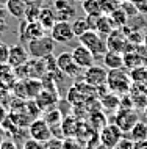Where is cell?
Returning <instances> with one entry per match:
<instances>
[{
    "label": "cell",
    "instance_id": "1",
    "mask_svg": "<svg viewBox=\"0 0 147 149\" xmlns=\"http://www.w3.org/2000/svg\"><path fill=\"white\" fill-rule=\"evenodd\" d=\"M132 83L133 82H132V79H130V74L124 69V68H119V69H108V77H106L108 91L116 93L117 96H124L130 91Z\"/></svg>",
    "mask_w": 147,
    "mask_h": 149
},
{
    "label": "cell",
    "instance_id": "2",
    "mask_svg": "<svg viewBox=\"0 0 147 149\" xmlns=\"http://www.w3.org/2000/svg\"><path fill=\"white\" fill-rule=\"evenodd\" d=\"M78 41H80L81 46H85L86 49H89L92 52V55L96 58H102L103 55H105V52L108 50V47H106V39L94 30L85 31L81 36H78Z\"/></svg>",
    "mask_w": 147,
    "mask_h": 149
},
{
    "label": "cell",
    "instance_id": "3",
    "mask_svg": "<svg viewBox=\"0 0 147 149\" xmlns=\"http://www.w3.org/2000/svg\"><path fill=\"white\" fill-rule=\"evenodd\" d=\"M27 49L31 58H46L49 55H53L55 41L52 36H41L38 39H33L27 44Z\"/></svg>",
    "mask_w": 147,
    "mask_h": 149
},
{
    "label": "cell",
    "instance_id": "4",
    "mask_svg": "<svg viewBox=\"0 0 147 149\" xmlns=\"http://www.w3.org/2000/svg\"><path fill=\"white\" fill-rule=\"evenodd\" d=\"M114 121L113 123L121 129L124 134H128L132 130V127L139 121V115L135 108H128V107H119L114 113Z\"/></svg>",
    "mask_w": 147,
    "mask_h": 149
},
{
    "label": "cell",
    "instance_id": "5",
    "mask_svg": "<svg viewBox=\"0 0 147 149\" xmlns=\"http://www.w3.org/2000/svg\"><path fill=\"white\" fill-rule=\"evenodd\" d=\"M46 35V29L38 21H25L22 19L19 24V41L21 44H28L33 39H38Z\"/></svg>",
    "mask_w": 147,
    "mask_h": 149
},
{
    "label": "cell",
    "instance_id": "6",
    "mask_svg": "<svg viewBox=\"0 0 147 149\" xmlns=\"http://www.w3.org/2000/svg\"><path fill=\"white\" fill-rule=\"evenodd\" d=\"M57 66L67 77L75 79L81 74V68L75 63V60L72 57V52H61L57 57Z\"/></svg>",
    "mask_w": 147,
    "mask_h": 149
},
{
    "label": "cell",
    "instance_id": "7",
    "mask_svg": "<svg viewBox=\"0 0 147 149\" xmlns=\"http://www.w3.org/2000/svg\"><path fill=\"white\" fill-rule=\"evenodd\" d=\"M50 36L53 38L55 42L58 44H67L75 38L72 24L69 21H57L55 25L50 29Z\"/></svg>",
    "mask_w": 147,
    "mask_h": 149
},
{
    "label": "cell",
    "instance_id": "8",
    "mask_svg": "<svg viewBox=\"0 0 147 149\" xmlns=\"http://www.w3.org/2000/svg\"><path fill=\"white\" fill-rule=\"evenodd\" d=\"M106 77H108V71L99 64H92V66L86 68L83 72V80L94 88L106 85Z\"/></svg>",
    "mask_w": 147,
    "mask_h": 149
},
{
    "label": "cell",
    "instance_id": "9",
    "mask_svg": "<svg viewBox=\"0 0 147 149\" xmlns=\"http://www.w3.org/2000/svg\"><path fill=\"white\" fill-rule=\"evenodd\" d=\"M122 136H124V132H122L114 123H111V124H106L105 127L100 129L99 141H100V144H103L105 148L113 149Z\"/></svg>",
    "mask_w": 147,
    "mask_h": 149
},
{
    "label": "cell",
    "instance_id": "10",
    "mask_svg": "<svg viewBox=\"0 0 147 149\" xmlns=\"http://www.w3.org/2000/svg\"><path fill=\"white\" fill-rule=\"evenodd\" d=\"M30 136L35 140H38V141H50L52 136H53V134H52V127L49 126V124L46 123V119H35L30 123Z\"/></svg>",
    "mask_w": 147,
    "mask_h": 149
},
{
    "label": "cell",
    "instance_id": "11",
    "mask_svg": "<svg viewBox=\"0 0 147 149\" xmlns=\"http://www.w3.org/2000/svg\"><path fill=\"white\" fill-rule=\"evenodd\" d=\"M105 39H106V47H108V50H114V52L124 54L127 50V47H128V38H127V35L124 33L122 29H114Z\"/></svg>",
    "mask_w": 147,
    "mask_h": 149
},
{
    "label": "cell",
    "instance_id": "12",
    "mask_svg": "<svg viewBox=\"0 0 147 149\" xmlns=\"http://www.w3.org/2000/svg\"><path fill=\"white\" fill-rule=\"evenodd\" d=\"M28 60H30L28 49H27L23 44H14V46L10 47L8 64H10L13 69H14V68H19V66H23Z\"/></svg>",
    "mask_w": 147,
    "mask_h": 149
},
{
    "label": "cell",
    "instance_id": "13",
    "mask_svg": "<svg viewBox=\"0 0 147 149\" xmlns=\"http://www.w3.org/2000/svg\"><path fill=\"white\" fill-rule=\"evenodd\" d=\"M53 8L58 21H70L75 19V6L74 0H53Z\"/></svg>",
    "mask_w": 147,
    "mask_h": 149
},
{
    "label": "cell",
    "instance_id": "14",
    "mask_svg": "<svg viewBox=\"0 0 147 149\" xmlns=\"http://www.w3.org/2000/svg\"><path fill=\"white\" fill-rule=\"evenodd\" d=\"M72 57L75 60V63H77L81 69H86V68L92 66L94 60H96V57L92 55V52H91L89 49H86L85 46H81V44H80V46H77V47H74Z\"/></svg>",
    "mask_w": 147,
    "mask_h": 149
},
{
    "label": "cell",
    "instance_id": "15",
    "mask_svg": "<svg viewBox=\"0 0 147 149\" xmlns=\"http://www.w3.org/2000/svg\"><path fill=\"white\" fill-rule=\"evenodd\" d=\"M35 104H36L39 110H49V108L55 107V104H58L57 91H50L47 88H42V91L35 99Z\"/></svg>",
    "mask_w": 147,
    "mask_h": 149
},
{
    "label": "cell",
    "instance_id": "16",
    "mask_svg": "<svg viewBox=\"0 0 147 149\" xmlns=\"http://www.w3.org/2000/svg\"><path fill=\"white\" fill-rule=\"evenodd\" d=\"M102 61L105 64L106 69H119V68H124V57H122L121 52L106 50L105 55L102 57Z\"/></svg>",
    "mask_w": 147,
    "mask_h": 149
},
{
    "label": "cell",
    "instance_id": "17",
    "mask_svg": "<svg viewBox=\"0 0 147 149\" xmlns=\"http://www.w3.org/2000/svg\"><path fill=\"white\" fill-rule=\"evenodd\" d=\"M23 88H25L27 99H36V96L42 91V80L36 77L23 79Z\"/></svg>",
    "mask_w": 147,
    "mask_h": 149
},
{
    "label": "cell",
    "instance_id": "18",
    "mask_svg": "<svg viewBox=\"0 0 147 149\" xmlns=\"http://www.w3.org/2000/svg\"><path fill=\"white\" fill-rule=\"evenodd\" d=\"M5 8L8 11V14L13 16V17H16V19H19V21H22V19L25 17L27 3L23 2V0H8Z\"/></svg>",
    "mask_w": 147,
    "mask_h": 149
},
{
    "label": "cell",
    "instance_id": "19",
    "mask_svg": "<svg viewBox=\"0 0 147 149\" xmlns=\"http://www.w3.org/2000/svg\"><path fill=\"white\" fill-rule=\"evenodd\" d=\"M57 14H55L53 8L52 6H44L41 8V11H39V17H38V22L41 24L42 27H44L46 30H50L52 27L55 25V22H57Z\"/></svg>",
    "mask_w": 147,
    "mask_h": 149
},
{
    "label": "cell",
    "instance_id": "20",
    "mask_svg": "<svg viewBox=\"0 0 147 149\" xmlns=\"http://www.w3.org/2000/svg\"><path fill=\"white\" fill-rule=\"evenodd\" d=\"M116 27H114L113 24V19L110 17L108 14H102L100 17H99V22H97V27H96V31L100 36H103V38H106L111 31H113Z\"/></svg>",
    "mask_w": 147,
    "mask_h": 149
},
{
    "label": "cell",
    "instance_id": "21",
    "mask_svg": "<svg viewBox=\"0 0 147 149\" xmlns=\"http://www.w3.org/2000/svg\"><path fill=\"white\" fill-rule=\"evenodd\" d=\"M78 127H80V123H78L75 118L72 116H66L64 119L61 121V130H63V135L64 136H75L78 132Z\"/></svg>",
    "mask_w": 147,
    "mask_h": 149
},
{
    "label": "cell",
    "instance_id": "22",
    "mask_svg": "<svg viewBox=\"0 0 147 149\" xmlns=\"http://www.w3.org/2000/svg\"><path fill=\"white\" fill-rule=\"evenodd\" d=\"M122 57H124V68H127V69H133V68H138V66H141V64H144L141 55L138 54L136 49L124 52Z\"/></svg>",
    "mask_w": 147,
    "mask_h": 149
},
{
    "label": "cell",
    "instance_id": "23",
    "mask_svg": "<svg viewBox=\"0 0 147 149\" xmlns=\"http://www.w3.org/2000/svg\"><path fill=\"white\" fill-rule=\"evenodd\" d=\"M130 138L133 141H142V140H147V124L144 121H138L136 124L132 127V130L128 132Z\"/></svg>",
    "mask_w": 147,
    "mask_h": 149
},
{
    "label": "cell",
    "instance_id": "24",
    "mask_svg": "<svg viewBox=\"0 0 147 149\" xmlns=\"http://www.w3.org/2000/svg\"><path fill=\"white\" fill-rule=\"evenodd\" d=\"M102 105L105 108H110V110H117L121 107V97L116 94V93H106V94H102Z\"/></svg>",
    "mask_w": 147,
    "mask_h": 149
},
{
    "label": "cell",
    "instance_id": "25",
    "mask_svg": "<svg viewBox=\"0 0 147 149\" xmlns=\"http://www.w3.org/2000/svg\"><path fill=\"white\" fill-rule=\"evenodd\" d=\"M130 79H132L133 83H146L147 82V66L146 64H141L138 68H133L130 69Z\"/></svg>",
    "mask_w": 147,
    "mask_h": 149
},
{
    "label": "cell",
    "instance_id": "26",
    "mask_svg": "<svg viewBox=\"0 0 147 149\" xmlns=\"http://www.w3.org/2000/svg\"><path fill=\"white\" fill-rule=\"evenodd\" d=\"M44 119H46V123L49 124V126H58V124H61V121H63V113L58 110L57 107H52L49 108V110L46 111V115H44Z\"/></svg>",
    "mask_w": 147,
    "mask_h": 149
},
{
    "label": "cell",
    "instance_id": "27",
    "mask_svg": "<svg viewBox=\"0 0 147 149\" xmlns=\"http://www.w3.org/2000/svg\"><path fill=\"white\" fill-rule=\"evenodd\" d=\"M108 16L113 19V24H114V27H116V29H122V27H125L127 24H128V19H130L122 8H119V10L113 11V13L108 14Z\"/></svg>",
    "mask_w": 147,
    "mask_h": 149
},
{
    "label": "cell",
    "instance_id": "28",
    "mask_svg": "<svg viewBox=\"0 0 147 149\" xmlns=\"http://www.w3.org/2000/svg\"><path fill=\"white\" fill-rule=\"evenodd\" d=\"M81 8L85 11V14H103L100 0H83Z\"/></svg>",
    "mask_w": 147,
    "mask_h": 149
},
{
    "label": "cell",
    "instance_id": "29",
    "mask_svg": "<svg viewBox=\"0 0 147 149\" xmlns=\"http://www.w3.org/2000/svg\"><path fill=\"white\" fill-rule=\"evenodd\" d=\"M72 24V30H74V35L75 38H78V36H81L85 31L89 30V25H88V21H86V16L85 17H75Z\"/></svg>",
    "mask_w": 147,
    "mask_h": 149
},
{
    "label": "cell",
    "instance_id": "30",
    "mask_svg": "<svg viewBox=\"0 0 147 149\" xmlns=\"http://www.w3.org/2000/svg\"><path fill=\"white\" fill-rule=\"evenodd\" d=\"M124 0H100L102 3V13L103 14H111L113 11H116L121 8Z\"/></svg>",
    "mask_w": 147,
    "mask_h": 149
},
{
    "label": "cell",
    "instance_id": "31",
    "mask_svg": "<svg viewBox=\"0 0 147 149\" xmlns=\"http://www.w3.org/2000/svg\"><path fill=\"white\" fill-rule=\"evenodd\" d=\"M121 8L125 11V13H127V16H128L130 19H132V17H135V16H138V14H139V11H138V8L135 6V3H133V2H130V0H124V2H122V5H121Z\"/></svg>",
    "mask_w": 147,
    "mask_h": 149
},
{
    "label": "cell",
    "instance_id": "32",
    "mask_svg": "<svg viewBox=\"0 0 147 149\" xmlns=\"http://www.w3.org/2000/svg\"><path fill=\"white\" fill-rule=\"evenodd\" d=\"M39 11H41V6H27V11H25V21H38L39 17Z\"/></svg>",
    "mask_w": 147,
    "mask_h": 149
},
{
    "label": "cell",
    "instance_id": "33",
    "mask_svg": "<svg viewBox=\"0 0 147 149\" xmlns=\"http://www.w3.org/2000/svg\"><path fill=\"white\" fill-rule=\"evenodd\" d=\"M22 149H47V143L38 141V140H35V138H30L23 143Z\"/></svg>",
    "mask_w": 147,
    "mask_h": 149
},
{
    "label": "cell",
    "instance_id": "34",
    "mask_svg": "<svg viewBox=\"0 0 147 149\" xmlns=\"http://www.w3.org/2000/svg\"><path fill=\"white\" fill-rule=\"evenodd\" d=\"M133 148H135V141H133V140L130 138V136H122L113 149H133Z\"/></svg>",
    "mask_w": 147,
    "mask_h": 149
},
{
    "label": "cell",
    "instance_id": "35",
    "mask_svg": "<svg viewBox=\"0 0 147 149\" xmlns=\"http://www.w3.org/2000/svg\"><path fill=\"white\" fill-rule=\"evenodd\" d=\"M8 57H10V46L0 41V64H6Z\"/></svg>",
    "mask_w": 147,
    "mask_h": 149
},
{
    "label": "cell",
    "instance_id": "36",
    "mask_svg": "<svg viewBox=\"0 0 147 149\" xmlns=\"http://www.w3.org/2000/svg\"><path fill=\"white\" fill-rule=\"evenodd\" d=\"M135 6L138 8L139 14H146L147 13V0H135Z\"/></svg>",
    "mask_w": 147,
    "mask_h": 149
},
{
    "label": "cell",
    "instance_id": "37",
    "mask_svg": "<svg viewBox=\"0 0 147 149\" xmlns=\"http://www.w3.org/2000/svg\"><path fill=\"white\" fill-rule=\"evenodd\" d=\"M6 14H8V11H5L3 8H0V31H3V30L8 29V25H6Z\"/></svg>",
    "mask_w": 147,
    "mask_h": 149
},
{
    "label": "cell",
    "instance_id": "38",
    "mask_svg": "<svg viewBox=\"0 0 147 149\" xmlns=\"http://www.w3.org/2000/svg\"><path fill=\"white\" fill-rule=\"evenodd\" d=\"M47 149H63V143L59 141H47Z\"/></svg>",
    "mask_w": 147,
    "mask_h": 149
},
{
    "label": "cell",
    "instance_id": "39",
    "mask_svg": "<svg viewBox=\"0 0 147 149\" xmlns=\"http://www.w3.org/2000/svg\"><path fill=\"white\" fill-rule=\"evenodd\" d=\"M133 149H147V140H142V141H135V148Z\"/></svg>",
    "mask_w": 147,
    "mask_h": 149
},
{
    "label": "cell",
    "instance_id": "40",
    "mask_svg": "<svg viewBox=\"0 0 147 149\" xmlns=\"http://www.w3.org/2000/svg\"><path fill=\"white\" fill-rule=\"evenodd\" d=\"M23 2L27 3V6H41V3H42V0H23Z\"/></svg>",
    "mask_w": 147,
    "mask_h": 149
},
{
    "label": "cell",
    "instance_id": "41",
    "mask_svg": "<svg viewBox=\"0 0 147 149\" xmlns=\"http://www.w3.org/2000/svg\"><path fill=\"white\" fill-rule=\"evenodd\" d=\"M0 149H16V146L11 141H5L2 143V146H0Z\"/></svg>",
    "mask_w": 147,
    "mask_h": 149
},
{
    "label": "cell",
    "instance_id": "42",
    "mask_svg": "<svg viewBox=\"0 0 147 149\" xmlns=\"http://www.w3.org/2000/svg\"><path fill=\"white\" fill-rule=\"evenodd\" d=\"M142 44L147 47V30H144L142 31Z\"/></svg>",
    "mask_w": 147,
    "mask_h": 149
},
{
    "label": "cell",
    "instance_id": "43",
    "mask_svg": "<svg viewBox=\"0 0 147 149\" xmlns=\"http://www.w3.org/2000/svg\"><path fill=\"white\" fill-rule=\"evenodd\" d=\"M6 2H8V0H0V8H5Z\"/></svg>",
    "mask_w": 147,
    "mask_h": 149
},
{
    "label": "cell",
    "instance_id": "44",
    "mask_svg": "<svg viewBox=\"0 0 147 149\" xmlns=\"http://www.w3.org/2000/svg\"><path fill=\"white\" fill-rule=\"evenodd\" d=\"M94 149H108V148H105V146H103V144H99V146H96Z\"/></svg>",
    "mask_w": 147,
    "mask_h": 149
},
{
    "label": "cell",
    "instance_id": "45",
    "mask_svg": "<svg viewBox=\"0 0 147 149\" xmlns=\"http://www.w3.org/2000/svg\"><path fill=\"white\" fill-rule=\"evenodd\" d=\"M144 113H146V116H147V105H146V108H144Z\"/></svg>",
    "mask_w": 147,
    "mask_h": 149
},
{
    "label": "cell",
    "instance_id": "46",
    "mask_svg": "<svg viewBox=\"0 0 147 149\" xmlns=\"http://www.w3.org/2000/svg\"><path fill=\"white\" fill-rule=\"evenodd\" d=\"M74 2H80V3H81V2H83V0H74Z\"/></svg>",
    "mask_w": 147,
    "mask_h": 149
},
{
    "label": "cell",
    "instance_id": "47",
    "mask_svg": "<svg viewBox=\"0 0 147 149\" xmlns=\"http://www.w3.org/2000/svg\"><path fill=\"white\" fill-rule=\"evenodd\" d=\"M130 2H135V0H130Z\"/></svg>",
    "mask_w": 147,
    "mask_h": 149
}]
</instances>
